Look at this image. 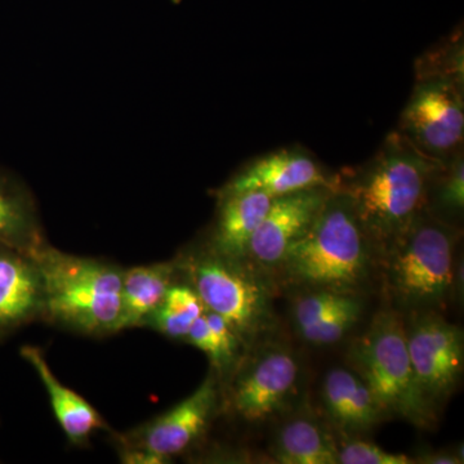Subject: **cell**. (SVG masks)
I'll return each instance as SVG.
<instances>
[{
    "label": "cell",
    "mask_w": 464,
    "mask_h": 464,
    "mask_svg": "<svg viewBox=\"0 0 464 464\" xmlns=\"http://www.w3.org/2000/svg\"><path fill=\"white\" fill-rule=\"evenodd\" d=\"M377 256L347 195L332 188L313 224L286 249L275 273L304 290L357 295L371 279Z\"/></svg>",
    "instance_id": "obj_2"
},
{
    "label": "cell",
    "mask_w": 464,
    "mask_h": 464,
    "mask_svg": "<svg viewBox=\"0 0 464 464\" xmlns=\"http://www.w3.org/2000/svg\"><path fill=\"white\" fill-rule=\"evenodd\" d=\"M203 302L188 286H169L160 306L152 314L155 325L172 338H186L192 324L204 314Z\"/></svg>",
    "instance_id": "obj_19"
},
{
    "label": "cell",
    "mask_w": 464,
    "mask_h": 464,
    "mask_svg": "<svg viewBox=\"0 0 464 464\" xmlns=\"http://www.w3.org/2000/svg\"><path fill=\"white\" fill-rule=\"evenodd\" d=\"M217 404V381L208 375L199 389L150 422L137 436L139 448L167 458L190 447L206 430Z\"/></svg>",
    "instance_id": "obj_12"
},
{
    "label": "cell",
    "mask_w": 464,
    "mask_h": 464,
    "mask_svg": "<svg viewBox=\"0 0 464 464\" xmlns=\"http://www.w3.org/2000/svg\"><path fill=\"white\" fill-rule=\"evenodd\" d=\"M440 163L395 130L366 163L333 177L332 188L347 195L378 256L426 209Z\"/></svg>",
    "instance_id": "obj_1"
},
{
    "label": "cell",
    "mask_w": 464,
    "mask_h": 464,
    "mask_svg": "<svg viewBox=\"0 0 464 464\" xmlns=\"http://www.w3.org/2000/svg\"><path fill=\"white\" fill-rule=\"evenodd\" d=\"M30 237V215L23 197L0 179V244L26 249Z\"/></svg>",
    "instance_id": "obj_23"
},
{
    "label": "cell",
    "mask_w": 464,
    "mask_h": 464,
    "mask_svg": "<svg viewBox=\"0 0 464 464\" xmlns=\"http://www.w3.org/2000/svg\"><path fill=\"white\" fill-rule=\"evenodd\" d=\"M273 198L262 191L219 197L212 250L222 257L248 261L249 244Z\"/></svg>",
    "instance_id": "obj_14"
},
{
    "label": "cell",
    "mask_w": 464,
    "mask_h": 464,
    "mask_svg": "<svg viewBox=\"0 0 464 464\" xmlns=\"http://www.w3.org/2000/svg\"><path fill=\"white\" fill-rule=\"evenodd\" d=\"M341 464H411L415 460L404 454H393L368 441H348L338 448Z\"/></svg>",
    "instance_id": "obj_25"
},
{
    "label": "cell",
    "mask_w": 464,
    "mask_h": 464,
    "mask_svg": "<svg viewBox=\"0 0 464 464\" xmlns=\"http://www.w3.org/2000/svg\"><path fill=\"white\" fill-rule=\"evenodd\" d=\"M299 378L295 353L280 344H265L241 368L231 389V404L241 420L262 423L289 404Z\"/></svg>",
    "instance_id": "obj_9"
},
{
    "label": "cell",
    "mask_w": 464,
    "mask_h": 464,
    "mask_svg": "<svg viewBox=\"0 0 464 464\" xmlns=\"http://www.w3.org/2000/svg\"><path fill=\"white\" fill-rule=\"evenodd\" d=\"M463 88L442 79L415 81L396 130L427 157L447 160L463 149Z\"/></svg>",
    "instance_id": "obj_7"
},
{
    "label": "cell",
    "mask_w": 464,
    "mask_h": 464,
    "mask_svg": "<svg viewBox=\"0 0 464 464\" xmlns=\"http://www.w3.org/2000/svg\"><path fill=\"white\" fill-rule=\"evenodd\" d=\"M464 208L463 149L439 164L430 183L426 210H441L445 216H459Z\"/></svg>",
    "instance_id": "obj_21"
},
{
    "label": "cell",
    "mask_w": 464,
    "mask_h": 464,
    "mask_svg": "<svg viewBox=\"0 0 464 464\" xmlns=\"http://www.w3.org/2000/svg\"><path fill=\"white\" fill-rule=\"evenodd\" d=\"M244 261L208 253L190 259L192 289L206 310L230 324L240 341H255L273 326L271 292Z\"/></svg>",
    "instance_id": "obj_6"
},
{
    "label": "cell",
    "mask_w": 464,
    "mask_h": 464,
    "mask_svg": "<svg viewBox=\"0 0 464 464\" xmlns=\"http://www.w3.org/2000/svg\"><path fill=\"white\" fill-rule=\"evenodd\" d=\"M315 186H333L328 176L306 149L290 146L250 161L226 183L219 197L246 191H262L276 198Z\"/></svg>",
    "instance_id": "obj_11"
},
{
    "label": "cell",
    "mask_w": 464,
    "mask_h": 464,
    "mask_svg": "<svg viewBox=\"0 0 464 464\" xmlns=\"http://www.w3.org/2000/svg\"><path fill=\"white\" fill-rule=\"evenodd\" d=\"M172 266H139L123 274L121 308L115 331L137 325L160 306L172 279Z\"/></svg>",
    "instance_id": "obj_17"
},
{
    "label": "cell",
    "mask_w": 464,
    "mask_h": 464,
    "mask_svg": "<svg viewBox=\"0 0 464 464\" xmlns=\"http://www.w3.org/2000/svg\"><path fill=\"white\" fill-rule=\"evenodd\" d=\"M415 462L420 463H430V464H459L462 463V458L458 456H454V454H444V453H435V454H426L420 459L415 460Z\"/></svg>",
    "instance_id": "obj_28"
},
{
    "label": "cell",
    "mask_w": 464,
    "mask_h": 464,
    "mask_svg": "<svg viewBox=\"0 0 464 464\" xmlns=\"http://www.w3.org/2000/svg\"><path fill=\"white\" fill-rule=\"evenodd\" d=\"M406 346L424 398L433 406L457 389L463 372V332L432 310L405 323Z\"/></svg>",
    "instance_id": "obj_8"
},
{
    "label": "cell",
    "mask_w": 464,
    "mask_h": 464,
    "mask_svg": "<svg viewBox=\"0 0 464 464\" xmlns=\"http://www.w3.org/2000/svg\"><path fill=\"white\" fill-rule=\"evenodd\" d=\"M41 306V276L33 258L0 244V334L26 322Z\"/></svg>",
    "instance_id": "obj_15"
},
{
    "label": "cell",
    "mask_w": 464,
    "mask_h": 464,
    "mask_svg": "<svg viewBox=\"0 0 464 464\" xmlns=\"http://www.w3.org/2000/svg\"><path fill=\"white\" fill-rule=\"evenodd\" d=\"M322 399L332 422L346 432L366 431L386 418L373 392L350 369L328 372L323 382Z\"/></svg>",
    "instance_id": "obj_13"
},
{
    "label": "cell",
    "mask_w": 464,
    "mask_h": 464,
    "mask_svg": "<svg viewBox=\"0 0 464 464\" xmlns=\"http://www.w3.org/2000/svg\"><path fill=\"white\" fill-rule=\"evenodd\" d=\"M457 228L422 210L381 252L384 285L401 306L431 310L447 302L454 288Z\"/></svg>",
    "instance_id": "obj_3"
},
{
    "label": "cell",
    "mask_w": 464,
    "mask_h": 464,
    "mask_svg": "<svg viewBox=\"0 0 464 464\" xmlns=\"http://www.w3.org/2000/svg\"><path fill=\"white\" fill-rule=\"evenodd\" d=\"M21 355L35 369L44 384L58 423L67 438L72 442L84 441L92 432L105 427L96 409L74 391L63 386L52 373L39 348L25 346L21 350Z\"/></svg>",
    "instance_id": "obj_16"
},
{
    "label": "cell",
    "mask_w": 464,
    "mask_h": 464,
    "mask_svg": "<svg viewBox=\"0 0 464 464\" xmlns=\"http://www.w3.org/2000/svg\"><path fill=\"white\" fill-rule=\"evenodd\" d=\"M359 304L362 302L356 295L328 289L304 290L293 302V322L297 331H301L308 325L322 322L326 317H331Z\"/></svg>",
    "instance_id": "obj_22"
},
{
    "label": "cell",
    "mask_w": 464,
    "mask_h": 464,
    "mask_svg": "<svg viewBox=\"0 0 464 464\" xmlns=\"http://www.w3.org/2000/svg\"><path fill=\"white\" fill-rule=\"evenodd\" d=\"M462 25L415 61V81L442 79L464 85Z\"/></svg>",
    "instance_id": "obj_20"
},
{
    "label": "cell",
    "mask_w": 464,
    "mask_h": 464,
    "mask_svg": "<svg viewBox=\"0 0 464 464\" xmlns=\"http://www.w3.org/2000/svg\"><path fill=\"white\" fill-rule=\"evenodd\" d=\"M348 357L386 417L402 418L420 429L435 423L436 408L424 398L415 378L405 322L398 311H380L353 342Z\"/></svg>",
    "instance_id": "obj_4"
},
{
    "label": "cell",
    "mask_w": 464,
    "mask_h": 464,
    "mask_svg": "<svg viewBox=\"0 0 464 464\" xmlns=\"http://www.w3.org/2000/svg\"><path fill=\"white\" fill-rule=\"evenodd\" d=\"M362 304H356L341 313L334 314L331 317L322 320V322L308 325L301 329L299 334L308 343L315 346H328L341 341L347 334L356 323L359 322L362 315Z\"/></svg>",
    "instance_id": "obj_24"
},
{
    "label": "cell",
    "mask_w": 464,
    "mask_h": 464,
    "mask_svg": "<svg viewBox=\"0 0 464 464\" xmlns=\"http://www.w3.org/2000/svg\"><path fill=\"white\" fill-rule=\"evenodd\" d=\"M331 192L328 186H315L273 198L250 241L248 261L259 270H276L286 249L307 231Z\"/></svg>",
    "instance_id": "obj_10"
},
{
    "label": "cell",
    "mask_w": 464,
    "mask_h": 464,
    "mask_svg": "<svg viewBox=\"0 0 464 464\" xmlns=\"http://www.w3.org/2000/svg\"><path fill=\"white\" fill-rule=\"evenodd\" d=\"M274 457L284 464H340L338 447L331 433L304 415L293 418L280 429Z\"/></svg>",
    "instance_id": "obj_18"
},
{
    "label": "cell",
    "mask_w": 464,
    "mask_h": 464,
    "mask_svg": "<svg viewBox=\"0 0 464 464\" xmlns=\"http://www.w3.org/2000/svg\"><path fill=\"white\" fill-rule=\"evenodd\" d=\"M124 462L133 464H161L167 463V458L158 456L145 449L137 448L127 451L123 456Z\"/></svg>",
    "instance_id": "obj_27"
},
{
    "label": "cell",
    "mask_w": 464,
    "mask_h": 464,
    "mask_svg": "<svg viewBox=\"0 0 464 464\" xmlns=\"http://www.w3.org/2000/svg\"><path fill=\"white\" fill-rule=\"evenodd\" d=\"M42 283V304L52 316L87 332L115 331L123 274L92 259L53 249H30Z\"/></svg>",
    "instance_id": "obj_5"
},
{
    "label": "cell",
    "mask_w": 464,
    "mask_h": 464,
    "mask_svg": "<svg viewBox=\"0 0 464 464\" xmlns=\"http://www.w3.org/2000/svg\"><path fill=\"white\" fill-rule=\"evenodd\" d=\"M188 341L195 347L199 348L204 353L209 357L212 364L218 369H224L226 364L225 357L222 355L221 348H219L218 342H217L215 334L210 331L208 325L206 316L201 315L199 319L192 324L190 332L188 334Z\"/></svg>",
    "instance_id": "obj_26"
}]
</instances>
